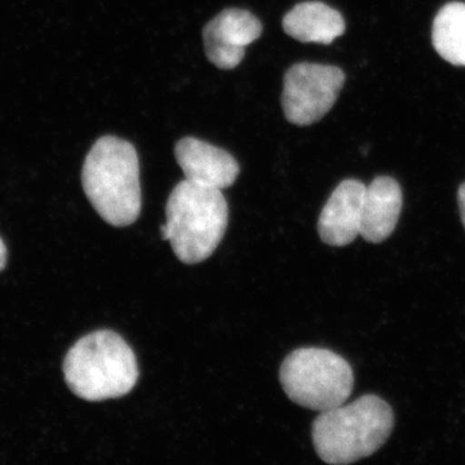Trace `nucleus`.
Segmentation results:
<instances>
[{
	"label": "nucleus",
	"instance_id": "obj_1",
	"mask_svg": "<svg viewBox=\"0 0 465 465\" xmlns=\"http://www.w3.org/2000/svg\"><path fill=\"white\" fill-rule=\"evenodd\" d=\"M84 191L104 222L134 224L142 213L139 155L133 143L104 136L94 143L82 170Z\"/></svg>",
	"mask_w": 465,
	"mask_h": 465
},
{
	"label": "nucleus",
	"instance_id": "obj_2",
	"mask_svg": "<svg viewBox=\"0 0 465 465\" xmlns=\"http://www.w3.org/2000/svg\"><path fill=\"white\" fill-rule=\"evenodd\" d=\"M394 427L391 407L375 394H366L349 405L321 412L312 439L324 463L345 465L375 454L390 439Z\"/></svg>",
	"mask_w": 465,
	"mask_h": 465
},
{
	"label": "nucleus",
	"instance_id": "obj_3",
	"mask_svg": "<svg viewBox=\"0 0 465 465\" xmlns=\"http://www.w3.org/2000/svg\"><path fill=\"white\" fill-rule=\"evenodd\" d=\"M67 387L79 399H121L136 387L139 367L133 349L110 330L88 333L67 351L64 361Z\"/></svg>",
	"mask_w": 465,
	"mask_h": 465
},
{
	"label": "nucleus",
	"instance_id": "obj_4",
	"mask_svg": "<svg viewBox=\"0 0 465 465\" xmlns=\"http://www.w3.org/2000/svg\"><path fill=\"white\" fill-rule=\"evenodd\" d=\"M168 241L183 264L204 262L224 238L229 208L219 189L198 183H177L166 204Z\"/></svg>",
	"mask_w": 465,
	"mask_h": 465
},
{
	"label": "nucleus",
	"instance_id": "obj_5",
	"mask_svg": "<svg viewBox=\"0 0 465 465\" xmlns=\"http://www.w3.org/2000/svg\"><path fill=\"white\" fill-rule=\"evenodd\" d=\"M280 381L296 405L327 411L344 405L353 391V370L329 349L300 348L284 358Z\"/></svg>",
	"mask_w": 465,
	"mask_h": 465
},
{
	"label": "nucleus",
	"instance_id": "obj_6",
	"mask_svg": "<svg viewBox=\"0 0 465 465\" xmlns=\"http://www.w3.org/2000/svg\"><path fill=\"white\" fill-rule=\"evenodd\" d=\"M344 84L345 74L339 67L295 64L284 75V116L300 127L316 124L331 110Z\"/></svg>",
	"mask_w": 465,
	"mask_h": 465
},
{
	"label": "nucleus",
	"instance_id": "obj_7",
	"mask_svg": "<svg viewBox=\"0 0 465 465\" xmlns=\"http://www.w3.org/2000/svg\"><path fill=\"white\" fill-rule=\"evenodd\" d=\"M262 33V23L255 15L240 8L224 9L204 26L206 56L219 69H234Z\"/></svg>",
	"mask_w": 465,
	"mask_h": 465
},
{
	"label": "nucleus",
	"instance_id": "obj_8",
	"mask_svg": "<svg viewBox=\"0 0 465 465\" xmlns=\"http://www.w3.org/2000/svg\"><path fill=\"white\" fill-rule=\"evenodd\" d=\"M365 193V183L358 180H344L336 186L318 220V234L323 243L344 247L356 241L362 226Z\"/></svg>",
	"mask_w": 465,
	"mask_h": 465
},
{
	"label": "nucleus",
	"instance_id": "obj_9",
	"mask_svg": "<svg viewBox=\"0 0 465 465\" xmlns=\"http://www.w3.org/2000/svg\"><path fill=\"white\" fill-rule=\"evenodd\" d=\"M174 158L185 180L208 188H229L240 174V164L232 154L194 137H185L176 143Z\"/></svg>",
	"mask_w": 465,
	"mask_h": 465
},
{
	"label": "nucleus",
	"instance_id": "obj_10",
	"mask_svg": "<svg viewBox=\"0 0 465 465\" xmlns=\"http://www.w3.org/2000/svg\"><path fill=\"white\" fill-rule=\"evenodd\" d=\"M402 211V191L396 180L376 177L366 186L361 235L370 243H381L391 237Z\"/></svg>",
	"mask_w": 465,
	"mask_h": 465
},
{
	"label": "nucleus",
	"instance_id": "obj_11",
	"mask_svg": "<svg viewBox=\"0 0 465 465\" xmlns=\"http://www.w3.org/2000/svg\"><path fill=\"white\" fill-rule=\"evenodd\" d=\"M282 26L291 38L318 45H331L345 32L341 15L321 2L299 3L283 17Z\"/></svg>",
	"mask_w": 465,
	"mask_h": 465
},
{
	"label": "nucleus",
	"instance_id": "obj_12",
	"mask_svg": "<svg viewBox=\"0 0 465 465\" xmlns=\"http://www.w3.org/2000/svg\"><path fill=\"white\" fill-rule=\"evenodd\" d=\"M433 45L440 57L455 66H465V5L449 3L433 23Z\"/></svg>",
	"mask_w": 465,
	"mask_h": 465
},
{
	"label": "nucleus",
	"instance_id": "obj_13",
	"mask_svg": "<svg viewBox=\"0 0 465 465\" xmlns=\"http://www.w3.org/2000/svg\"><path fill=\"white\" fill-rule=\"evenodd\" d=\"M459 208H460L461 222L465 228V183L459 188L458 192Z\"/></svg>",
	"mask_w": 465,
	"mask_h": 465
},
{
	"label": "nucleus",
	"instance_id": "obj_14",
	"mask_svg": "<svg viewBox=\"0 0 465 465\" xmlns=\"http://www.w3.org/2000/svg\"><path fill=\"white\" fill-rule=\"evenodd\" d=\"M5 262H7V247H5V242L0 238V272L5 269Z\"/></svg>",
	"mask_w": 465,
	"mask_h": 465
}]
</instances>
